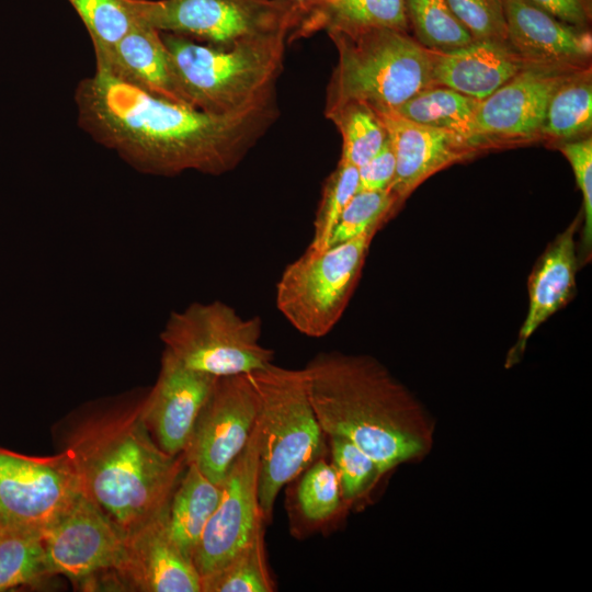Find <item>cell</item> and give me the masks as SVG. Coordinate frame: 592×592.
Returning a JSON list of instances; mask_svg holds the SVG:
<instances>
[{
    "instance_id": "1",
    "label": "cell",
    "mask_w": 592,
    "mask_h": 592,
    "mask_svg": "<svg viewBox=\"0 0 592 592\" xmlns=\"http://www.w3.org/2000/svg\"><path fill=\"white\" fill-rule=\"evenodd\" d=\"M78 123L139 172L219 175L235 169L277 115L274 98L215 114L151 95L104 70L79 82Z\"/></svg>"
},
{
    "instance_id": "2",
    "label": "cell",
    "mask_w": 592,
    "mask_h": 592,
    "mask_svg": "<svg viewBox=\"0 0 592 592\" xmlns=\"http://www.w3.org/2000/svg\"><path fill=\"white\" fill-rule=\"evenodd\" d=\"M303 371L326 435L353 442L383 476L430 449L433 430L426 413L377 360L321 352Z\"/></svg>"
},
{
    "instance_id": "3",
    "label": "cell",
    "mask_w": 592,
    "mask_h": 592,
    "mask_svg": "<svg viewBox=\"0 0 592 592\" xmlns=\"http://www.w3.org/2000/svg\"><path fill=\"white\" fill-rule=\"evenodd\" d=\"M141 401L96 414L71 435L64 451L82 493L124 536L164 511L185 468L153 440Z\"/></svg>"
},
{
    "instance_id": "4",
    "label": "cell",
    "mask_w": 592,
    "mask_h": 592,
    "mask_svg": "<svg viewBox=\"0 0 592 592\" xmlns=\"http://www.w3.org/2000/svg\"><path fill=\"white\" fill-rule=\"evenodd\" d=\"M161 33L190 105L228 114L274 98L288 33L216 47Z\"/></svg>"
},
{
    "instance_id": "5",
    "label": "cell",
    "mask_w": 592,
    "mask_h": 592,
    "mask_svg": "<svg viewBox=\"0 0 592 592\" xmlns=\"http://www.w3.org/2000/svg\"><path fill=\"white\" fill-rule=\"evenodd\" d=\"M248 376L259 399V503L265 521L282 488L323 456L327 435L312 408L303 368L271 363Z\"/></svg>"
},
{
    "instance_id": "6",
    "label": "cell",
    "mask_w": 592,
    "mask_h": 592,
    "mask_svg": "<svg viewBox=\"0 0 592 592\" xmlns=\"http://www.w3.org/2000/svg\"><path fill=\"white\" fill-rule=\"evenodd\" d=\"M338 52L326 109L361 101L375 110L397 109L419 91L434 86V50L408 32L369 29L328 33Z\"/></svg>"
},
{
    "instance_id": "7",
    "label": "cell",
    "mask_w": 592,
    "mask_h": 592,
    "mask_svg": "<svg viewBox=\"0 0 592 592\" xmlns=\"http://www.w3.org/2000/svg\"><path fill=\"white\" fill-rule=\"evenodd\" d=\"M377 231L321 250L307 248L286 265L275 287V305L294 329L321 338L334 328L360 281Z\"/></svg>"
},
{
    "instance_id": "8",
    "label": "cell",
    "mask_w": 592,
    "mask_h": 592,
    "mask_svg": "<svg viewBox=\"0 0 592 592\" xmlns=\"http://www.w3.org/2000/svg\"><path fill=\"white\" fill-rule=\"evenodd\" d=\"M262 319L243 318L220 300L192 303L167 319L160 340L185 366L215 377L250 374L273 363L262 345Z\"/></svg>"
},
{
    "instance_id": "9",
    "label": "cell",
    "mask_w": 592,
    "mask_h": 592,
    "mask_svg": "<svg viewBox=\"0 0 592 592\" xmlns=\"http://www.w3.org/2000/svg\"><path fill=\"white\" fill-rule=\"evenodd\" d=\"M301 15L288 0H147L145 23L159 32L229 47L241 41L291 33Z\"/></svg>"
},
{
    "instance_id": "10",
    "label": "cell",
    "mask_w": 592,
    "mask_h": 592,
    "mask_svg": "<svg viewBox=\"0 0 592 592\" xmlns=\"http://www.w3.org/2000/svg\"><path fill=\"white\" fill-rule=\"evenodd\" d=\"M82 490L65 452L30 457L0 448V524L43 534L75 504Z\"/></svg>"
},
{
    "instance_id": "11",
    "label": "cell",
    "mask_w": 592,
    "mask_h": 592,
    "mask_svg": "<svg viewBox=\"0 0 592 592\" xmlns=\"http://www.w3.org/2000/svg\"><path fill=\"white\" fill-rule=\"evenodd\" d=\"M259 399L248 374L218 377L182 453L213 482L223 485L258 421Z\"/></svg>"
},
{
    "instance_id": "12",
    "label": "cell",
    "mask_w": 592,
    "mask_h": 592,
    "mask_svg": "<svg viewBox=\"0 0 592 592\" xmlns=\"http://www.w3.org/2000/svg\"><path fill=\"white\" fill-rule=\"evenodd\" d=\"M590 66V65H589ZM527 65L477 107L469 144L477 151L540 138L556 89L584 67Z\"/></svg>"
},
{
    "instance_id": "13",
    "label": "cell",
    "mask_w": 592,
    "mask_h": 592,
    "mask_svg": "<svg viewBox=\"0 0 592 592\" xmlns=\"http://www.w3.org/2000/svg\"><path fill=\"white\" fill-rule=\"evenodd\" d=\"M259 465L255 424L247 445L227 473L219 503L193 554L192 561L201 580L220 569L263 527Z\"/></svg>"
},
{
    "instance_id": "14",
    "label": "cell",
    "mask_w": 592,
    "mask_h": 592,
    "mask_svg": "<svg viewBox=\"0 0 592 592\" xmlns=\"http://www.w3.org/2000/svg\"><path fill=\"white\" fill-rule=\"evenodd\" d=\"M42 538L50 576L82 583L114 577L125 550V536L83 493Z\"/></svg>"
},
{
    "instance_id": "15",
    "label": "cell",
    "mask_w": 592,
    "mask_h": 592,
    "mask_svg": "<svg viewBox=\"0 0 592 592\" xmlns=\"http://www.w3.org/2000/svg\"><path fill=\"white\" fill-rule=\"evenodd\" d=\"M217 378L185 366L163 350L158 378L143 399L141 413L153 440L169 455L184 452Z\"/></svg>"
},
{
    "instance_id": "16",
    "label": "cell",
    "mask_w": 592,
    "mask_h": 592,
    "mask_svg": "<svg viewBox=\"0 0 592 592\" xmlns=\"http://www.w3.org/2000/svg\"><path fill=\"white\" fill-rule=\"evenodd\" d=\"M167 516L168 508L125 536L123 560L114 578L143 592H202L201 577L172 539Z\"/></svg>"
},
{
    "instance_id": "17",
    "label": "cell",
    "mask_w": 592,
    "mask_h": 592,
    "mask_svg": "<svg viewBox=\"0 0 592 592\" xmlns=\"http://www.w3.org/2000/svg\"><path fill=\"white\" fill-rule=\"evenodd\" d=\"M375 111L396 156V173L388 190L397 207L429 177L478 152L459 135L417 124L392 109Z\"/></svg>"
},
{
    "instance_id": "18",
    "label": "cell",
    "mask_w": 592,
    "mask_h": 592,
    "mask_svg": "<svg viewBox=\"0 0 592 592\" xmlns=\"http://www.w3.org/2000/svg\"><path fill=\"white\" fill-rule=\"evenodd\" d=\"M508 41L531 65L589 66L591 35L566 24L527 0H501Z\"/></svg>"
},
{
    "instance_id": "19",
    "label": "cell",
    "mask_w": 592,
    "mask_h": 592,
    "mask_svg": "<svg viewBox=\"0 0 592 592\" xmlns=\"http://www.w3.org/2000/svg\"><path fill=\"white\" fill-rule=\"evenodd\" d=\"M94 54L95 69L151 95L190 105L158 30L139 24L113 46Z\"/></svg>"
},
{
    "instance_id": "20",
    "label": "cell",
    "mask_w": 592,
    "mask_h": 592,
    "mask_svg": "<svg viewBox=\"0 0 592 592\" xmlns=\"http://www.w3.org/2000/svg\"><path fill=\"white\" fill-rule=\"evenodd\" d=\"M578 225L576 218L537 261L528 280L527 314L508 353L506 367L520 361L533 333L569 301L579 265L574 240Z\"/></svg>"
},
{
    "instance_id": "21",
    "label": "cell",
    "mask_w": 592,
    "mask_h": 592,
    "mask_svg": "<svg viewBox=\"0 0 592 592\" xmlns=\"http://www.w3.org/2000/svg\"><path fill=\"white\" fill-rule=\"evenodd\" d=\"M527 65L509 43L474 41L454 50H434L432 79L434 86L482 100Z\"/></svg>"
},
{
    "instance_id": "22",
    "label": "cell",
    "mask_w": 592,
    "mask_h": 592,
    "mask_svg": "<svg viewBox=\"0 0 592 592\" xmlns=\"http://www.w3.org/2000/svg\"><path fill=\"white\" fill-rule=\"evenodd\" d=\"M369 29L408 32L406 0H310L291 38L318 31L355 33Z\"/></svg>"
},
{
    "instance_id": "23",
    "label": "cell",
    "mask_w": 592,
    "mask_h": 592,
    "mask_svg": "<svg viewBox=\"0 0 592 592\" xmlns=\"http://www.w3.org/2000/svg\"><path fill=\"white\" fill-rule=\"evenodd\" d=\"M223 485L213 482L195 465L187 464L168 505L169 533L191 560L203 532L216 510Z\"/></svg>"
},
{
    "instance_id": "24",
    "label": "cell",
    "mask_w": 592,
    "mask_h": 592,
    "mask_svg": "<svg viewBox=\"0 0 592 592\" xmlns=\"http://www.w3.org/2000/svg\"><path fill=\"white\" fill-rule=\"evenodd\" d=\"M592 128L591 68L567 78L551 95L540 138L558 144L587 137Z\"/></svg>"
},
{
    "instance_id": "25",
    "label": "cell",
    "mask_w": 592,
    "mask_h": 592,
    "mask_svg": "<svg viewBox=\"0 0 592 592\" xmlns=\"http://www.w3.org/2000/svg\"><path fill=\"white\" fill-rule=\"evenodd\" d=\"M479 102L447 87L431 86L395 111L406 119L459 135L469 143Z\"/></svg>"
},
{
    "instance_id": "26",
    "label": "cell",
    "mask_w": 592,
    "mask_h": 592,
    "mask_svg": "<svg viewBox=\"0 0 592 592\" xmlns=\"http://www.w3.org/2000/svg\"><path fill=\"white\" fill-rule=\"evenodd\" d=\"M342 136L340 161L360 168L388 139L387 129L376 111L361 101H346L325 109Z\"/></svg>"
},
{
    "instance_id": "27",
    "label": "cell",
    "mask_w": 592,
    "mask_h": 592,
    "mask_svg": "<svg viewBox=\"0 0 592 592\" xmlns=\"http://www.w3.org/2000/svg\"><path fill=\"white\" fill-rule=\"evenodd\" d=\"M50 577L42 534L0 524V592Z\"/></svg>"
},
{
    "instance_id": "28",
    "label": "cell",
    "mask_w": 592,
    "mask_h": 592,
    "mask_svg": "<svg viewBox=\"0 0 592 592\" xmlns=\"http://www.w3.org/2000/svg\"><path fill=\"white\" fill-rule=\"evenodd\" d=\"M83 22L94 52L119 42L135 26L146 24L147 0H67Z\"/></svg>"
},
{
    "instance_id": "29",
    "label": "cell",
    "mask_w": 592,
    "mask_h": 592,
    "mask_svg": "<svg viewBox=\"0 0 592 592\" xmlns=\"http://www.w3.org/2000/svg\"><path fill=\"white\" fill-rule=\"evenodd\" d=\"M409 26L425 48L449 52L475 41L446 0H406Z\"/></svg>"
},
{
    "instance_id": "30",
    "label": "cell",
    "mask_w": 592,
    "mask_h": 592,
    "mask_svg": "<svg viewBox=\"0 0 592 592\" xmlns=\"http://www.w3.org/2000/svg\"><path fill=\"white\" fill-rule=\"evenodd\" d=\"M202 592H272L266 568L263 527L216 572L201 580Z\"/></svg>"
},
{
    "instance_id": "31",
    "label": "cell",
    "mask_w": 592,
    "mask_h": 592,
    "mask_svg": "<svg viewBox=\"0 0 592 592\" xmlns=\"http://www.w3.org/2000/svg\"><path fill=\"white\" fill-rule=\"evenodd\" d=\"M358 185V169L339 160L323 183L308 248L321 250L328 247L332 230Z\"/></svg>"
},
{
    "instance_id": "32",
    "label": "cell",
    "mask_w": 592,
    "mask_h": 592,
    "mask_svg": "<svg viewBox=\"0 0 592 592\" xmlns=\"http://www.w3.org/2000/svg\"><path fill=\"white\" fill-rule=\"evenodd\" d=\"M397 208L396 200L389 190H358L340 215L328 247L345 242L369 230H379Z\"/></svg>"
},
{
    "instance_id": "33",
    "label": "cell",
    "mask_w": 592,
    "mask_h": 592,
    "mask_svg": "<svg viewBox=\"0 0 592 592\" xmlns=\"http://www.w3.org/2000/svg\"><path fill=\"white\" fill-rule=\"evenodd\" d=\"M338 474L331 463L318 458L303 471L297 488V503L301 515L309 522L330 520L342 505Z\"/></svg>"
},
{
    "instance_id": "34",
    "label": "cell",
    "mask_w": 592,
    "mask_h": 592,
    "mask_svg": "<svg viewBox=\"0 0 592 592\" xmlns=\"http://www.w3.org/2000/svg\"><path fill=\"white\" fill-rule=\"evenodd\" d=\"M343 502H353L369 492L383 476L377 463L353 442L327 436Z\"/></svg>"
},
{
    "instance_id": "35",
    "label": "cell",
    "mask_w": 592,
    "mask_h": 592,
    "mask_svg": "<svg viewBox=\"0 0 592 592\" xmlns=\"http://www.w3.org/2000/svg\"><path fill=\"white\" fill-rule=\"evenodd\" d=\"M475 41L509 43L501 0H446Z\"/></svg>"
},
{
    "instance_id": "36",
    "label": "cell",
    "mask_w": 592,
    "mask_h": 592,
    "mask_svg": "<svg viewBox=\"0 0 592 592\" xmlns=\"http://www.w3.org/2000/svg\"><path fill=\"white\" fill-rule=\"evenodd\" d=\"M559 149L572 167L578 187L583 197L584 224L582 244L585 252L592 243V138H583L559 144Z\"/></svg>"
},
{
    "instance_id": "37",
    "label": "cell",
    "mask_w": 592,
    "mask_h": 592,
    "mask_svg": "<svg viewBox=\"0 0 592 592\" xmlns=\"http://www.w3.org/2000/svg\"><path fill=\"white\" fill-rule=\"evenodd\" d=\"M357 169L358 190H388L396 173V156L389 137L377 153Z\"/></svg>"
},
{
    "instance_id": "38",
    "label": "cell",
    "mask_w": 592,
    "mask_h": 592,
    "mask_svg": "<svg viewBox=\"0 0 592 592\" xmlns=\"http://www.w3.org/2000/svg\"><path fill=\"white\" fill-rule=\"evenodd\" d=\"M535 7L556 18L557 20L576 26L587 29L591 20V10L588 0H527Z\"/></svg>"
},
{
    "instance_id": "39",
    "label": "cell",
    "mask_w": 592,
    "mask_h": 592,
    "mask_svg": "<svg viewBox=\"0 0 592 592\" xmlns=\"http://www.w3.org/2000/svg\"><path fill=\"white\" fill-rule=\"evenodd\" d=\"M288 1L296 3L301 10L310 0H288Z\"/></svg>"
}]
</instances>
